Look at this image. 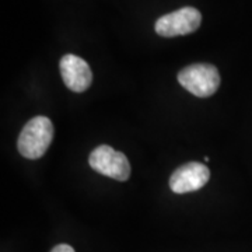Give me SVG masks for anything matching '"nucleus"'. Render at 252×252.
Segmentation results:
<instances>
[{
  "instance_id": "nucleus-7",
  "label": "nucleus",
  "mask_w": 252,
  "mask_h": 252,
  "mask_svg": "<svg viewBox=\"0 0 252 252\" xmlns=\"http://www.w3.org/2000/svg\"><path fill=\"white\" fill-rule=\"evenodd\" d=\"M51 252H74V250H73V247L67 245V244H59V245L54 247Z\"/></svg>"
},
{
  "instance_id": "nucleus-1",
  "label": "nucleus",
  "mask_w": 252,
  "mask_h": 252,
  "mask_svg": "<svg viewBox=\"0 0 252 252\" xmlns=\"http://www.w3.org/2000/svg\"><path fill=\"white\" fill-rule=\"evenodd\" d=\"M54 139V125L46 117H35L24 125L18 136L17 149L28 160L41 158Z\"/></svg>"
},
{
  "instance_id": "nucleus-5",
  "label": "nucleus",
  "mask_w": 252,
  "mask_h": 252,
  "mask_svg": "<svg viewBox=\"0 0 252 252\" xmlns=\"http://www.w3.org/2000/svg\"><path fill=\"white\" fill-rule=\"evenodd\" d=\"M210 178V171L202 162H187L172 172L170 188L174 193H188L202 189Z\"/></svg>"
},
{
  "instance_id": "nucleus-3",
  "label": "nucleus",
  "mask_w": 252,
  "mask_h": 252,
  "mask_svg": "<svg viewBox=\"0 0 252 252\" xmlns=\"http://www.w3.org/2000/svg\"><path fill=\"white\" fill-rule=\"evenodd\" d=\"M89 164L95 172L117 181H126L130 177V164L122 152L108 144H101L91 152Z\"/></svg>"
},
{
  "instance_id": "nucleus-4",
  "label": "nucleus",
  "mask_w": 252,
  "mask_h": 252,
  "mask_svg": "<svg viewBox=\"0 0 252 252\" xmlns=\"http://www.w3.org/2000/svg\"><path fill=\"white\" fill-rule=\"evenodd\" d=\"M202 23V14L195 7L182 9L165 14L156 21L154 30L158 35L172 38L178 35H188L195 32Z\"/></svg>"
},
{
  "instance_id": "nucleus-2",
  "label": "nucleus",
  "mask_w": 252,
  "mask_h": 252,
  "mask_svg": "<svg viewBox=\"0 0 252 252\" xmlns=\"http://www.w3.org/2000/svg\"><path fill=\"white\" fill-rule=\"evenodd\" d=\"M220 74L210 63H195L178 73V83L198 98L212 97L220 87Z\"/></svg>"
},
{
  "instance_id": "nucleus-6",
  "label": "nucleus",
  "mask_w": 252,
  "mask_h": 252,
  "mask_svg": "<svg viewBox=\"0 0 252 252\" xmlns=\"http://www.w3.org/2000/svg\"><path fill=\"white\" fill-rule=\"evenodd\" d=\"M59 67L63 83L73 93H83L91 86L93 72L84 59L76 55L67 54L61 59Z\"/></svg>"
}]
</instances>
